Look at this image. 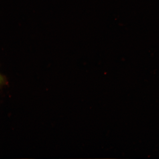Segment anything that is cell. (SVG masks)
I'll return each instance as SVG.
<instances>
[{
	"label": "cell",
	"instance_id": "obj_1",
	"mask_svg": "<svg viewBox=\"0 0 159 159\" xmlns=\"http://www.w3.org/2000/svg\"><path fill=\"white\" fill-rule=\"evenodd\" d=\"M7 83L6 76L4 75L1 74L0 75V84H1V86H2L3 85L7 84Z\"/></svg>",
	"mask_w": 159,
	"mask_h": 159
}]
</instances>
